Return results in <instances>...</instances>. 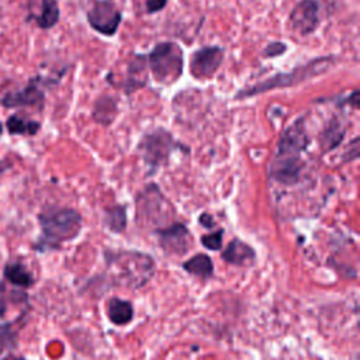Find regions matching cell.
<instances>
[{
    "label": "cell",
    "instance_id": "cell-1",
    "mask_svg": "<svg viewBox=\"0 0 360 360\" xmlns=\"http://www.w3.org/2000/svg\"><path fill=\"white\" fill-rule=\"evenodd\" d=\"M107 270L112 281L129 288H141L155 273L153 259L136 250H105Z\"/></svg>",
    "mask_w": 360,
    "mask_h": 360
},
{
    "label": "cell",
    "instance_id": "cell-2",
    "mask_svg": "<svg viewBox=\"0 0 360 360\" xmlns=\"http://www.w3.org/2000/svg\"><path fill=\"white\" fill-rule=\"evenodd\" d=\"M41 236L35 245L37 250L56 249L63 242L75 239L82 229V215L73 208L48 207L39 215Z\"/></svg>",
    "mask_w": 360,
    "mask_h": 360
},
{
    "label": "cell",
    "instance_id": "cell-3",
    "mask_svg": "<svg viewBox=\"0 0 360 360\" xmlns=\"http://www.w3.org/2000/svg\"><path fill=\"white\" fill-rule=\"evenodd\" d=\"M335 63V58L332 56H321L309 60L307 65H301L291 72L287 73H277L263 82H259L253 84L252 87H246L235 94V98H246V97H253L260 93L274 90V89H281V87H290L295 86L300 83H304L318 75L325 73L332 68Z\"/></svg>",
    "mask_w": 360,
    "mask_h": 360
},
{
    "label": "cell",
    "instance_id": "cell-4",
    "mask_svg": "<svg viewBox=\"0 0 360 360\" xmlns=\"http://www.w3.org/2000/svg\"><path fill=\"white\" fill-rule=\"evenodd\" d=\"M152 76L156 82L170 86L183 73V51L176 42H159L148 56Z\"/></svg>",
    "mask_w": 360,
    "mask_h": 360
},
{
    "label": "cell",
    "instance_id": "cell-5",
    "mask_svg": "<svg viewBox=\"0 0 360 360\" xmlns=\"http://www.w3.org/2000/svg\"><path fill=\"white\" fill-rule=\"evenodd\" d=\"M138 219L149 225H163L174 217L172 204L165 198L156 184L146 186L136 197Z\"/></svg>",
    "mask_w": 360,
    "mask_h": 360
},
{
    "label": "cell",
    "instance_id": "cell-6",
    "mask_svg": "<svg viewBox=\"0 0 360 360\" xmlns=\"http://www.w3.org/2000/svg\"><path fill=\"white\" fill-rule=\"evenodd\" d=\"M183 145L176 142L170 132L163 128H158L150 134H146L139 145L138 149L145 160L146 165L156 169L165 165L174 149H181Z\"/></svg>",
    "mask_w": 360,
    "mask_h": 360
},
{
    "label": "cell",
    "instance_id": "cell-7",
    "mask_svg": "<svg viewBox=\"0 0 360 360\" xmlns=\"http://www.w3.org/2000/svg\"><path fill=\"white\" fill-rule=\"evenodd\" d=\"M121 21V11L110 0H98L87 11V22L90 27L105 37H112Z\"/></svg>",
    "mask_w": 360,
    "mask_h": 360
},
{
    "label": "cell",
    "instance_id": "cell-8",
    "mask_svg": "<svg viewBox=\"0 0 360 360\" xmlns=\"http://www.w3.org/2000/svg\"><path fill=\"white\" fill-rule=\"evenodd\" d=\"M224 60V49L219 46H202L191 55L190 73L198 80L210 79L215 75Z\"/></svg>",
    "mask_w": 360,
    "mask_h": 360
},
{
    "label": "cell",
    "instance_id": "cell-9",
    "mask_svg": "<svg viewBox=\"0 0 360 360\" xmlns=\"http://www.w3.org/2000/svg\"><path fill=\"white\" fill-rule=\"evenodd\" d=\"M159 236L160 248L169 255H183L193 245V236L187 226L181 222H174L155 231Z\"/></svg>",
    "mask_w": 360,
    "mask_h": 360
},
{
    "label": "cell",
    "instance_id": "cell-10",
    "mask_svg": "<svg viewBox=\"0 0 360 360\" xmlns=\"http://www.w3.org/2000/svg\"><path fill=\"white\" fill-rule=\"evenodd\" d=\"M301 170L302 159L300 155L276 152L269 167V176L281 184L292 186L300 180Z\"/></svg>",
    "mask_w": 360,
    "mask_h": 360
},
{
    "label": "cell",
    "instance_id": "cell-11",
    "mask_svg": "<svg viewBox=\"0 0 360 360\" xmlns=\"http://www.w3.org/2000/svg\"><path fill=\"white\" fill-rule=\"evenodd\" d=\"M45 101V96L41 87V79L35 77L31 79L30 83L18 90V91H10L6 93L1 98V104L7 108L14 107H37L42 108Z\"/></svg>",
    "mask_w": 360,
    "mask_h": 360
},
{
    "label": "cell",
    "instance_id": "cell-12",
    "mask_svg": "<svg viewBox=\"0 0 360 360\" xmlns=\"http://www.w3.org/2000/svg\"><path fill=\"white\" fill-rule=\"evenodd\" d=\"M290 21L295 31L308 35L319 25V3L316 0H301L290 13Z\"/></svg>",
    "mask_w": 360,
    "mask_h": 360
},
{
    "label": "cell",
    "instance_id": "cell-13",
    "mask_svg": "<svg viewBox=\"0 0 360 360\" xmlns=\"http://www.w3.org/2000/svg\"><path fill=\"white\" fill-rule=\"evenodd\" d=\"M309 145V138L305 131L304 118L300 117L295 122H292L280 136L277 152L301 155Z\"/></svg>",
    "mask_w": 360,
    "mask_h": 360
},
{
    "label": "cell",
    "instance_id": "cell-14",
    "mask_svg": "<svg viewBox=\"0 0 360 360\" xmlns=\"http://www.w3.org/2000/svg\"><path fill=\"white\" fill-rule=\"evenodd\" d=\"M222 260L229 263V264H235V266H250L255 259H256V253L253 250L252 246H249L248 243H245L240 239H232L228 246L225 248V250L221 255Z\"/></svg>",
    "mask_w": 360,
    "mask_h": 360
},
{
    "label": "cell",
    "instance_id": "cell-15",
    "mask_svg": "<svg viewBox=\"0 0 360 360\" xmlns=\"http://www.w3.org/2000/svg\"><path fill=\"white\" fill-rule=\"evenodd\" d=\"M146 58L142 55H136L129 63L127 69V80H125V91L129 94L134 90H138L146 84Z\"/></svg>",
    "mask_w": 360,
    "mask_h": 360
},
{
    "label": "cell",
    "instance_id": "cell-16",
    "mask_svg": "<svg viewBox=\"0 0 360 360\" xmlns=\"http://www.w3.org/2000/svg\"><path fill=\"white\" fill-rule=\"evenodd\" d=\"M3 274H4V278L13 284V285H17L20 288H28L31 287L35 280H34V276L30 273V270L18 260H14V262H10L4 266V270H3Z\"/></svg>",
    "mask_w": 360,
    "mask_h": 360
},
{
    "label": "cell",
    "instance_id": "cell-17",
    "mask_svg": "<svg viewBox=\"0 0 360 360\" xmlns=\"http://www.w3.org/2000/svg\"><path fill=\"white\" fill-rule=\"evenodd\" d=\"M108 319L118 326L127 325L134 318V307L129 301L112 297L107 304Z\"/></svg>",
    "mask_w": 360,
    "mask_h": 360
},
{
    "label": "cell",
    "instance_id": "cell-18",
    "mask_svg": "<svg viewBox=\"0 0 360 360\" xmlns=\"http://www.w3.org/2000/svg\"><path fill=\"white\" fill-rule=\"evenodd\" d=\"M343 136H345V129L340 125V122L336 118L330 120L319 136V143L322 150L329 152L335 149L342 142Z\"/></svg>",
    "mask_w": 360,
    "mask_h": 360
},
{
    "label": "cell",
    "instance_id": "cell-19",
    "mask_svg": "<svg viewBox=\"0 0 360 360\" xmlns=\"http://www.w3.org/2000/svg\"><path fill=\"white\" fill-rule=\"evenodd\" d=\"M183 269L193 276L201 277V278H208L214 274V264L210 256L198 253L188 259L187 262L183 263Z\"/></svg>",
    "mask_w": 360,
    "mask_h": 360
},
{
    "label": "cell",
    "instance_id": "cell-20",
    "mask_svg": "<svg viewBox=\"0 0 360 360\" xmlns=\"http://www.w3.org/2000/svg\"><path fill=\"white\" fill-rule=\"evenodd\" d=\"M117 115V103L108 96H101L97 98L93 110V118L103 125H108L114 121Z\"/></svg>",
    "mask_w": 360,
    "mask_h": 360
},
{
    "label": "cell",
    "instance_id": "cell-21",
    "mask_svg": "<svg viewBox=\"0 0 360 360\" xmlns=\"http://www.w3.org/2000/svg\"><path fill=\"white\" fill-rule=\"evenodd\" d=\"M7 131L11 135H35L39 131V122L32 120H25L21 115H10L6 122Z\"/></svg>",
    "mask_w": 360,
    "mask_h": 360
},
{
    "label": "cell",
    "instance_id": "cell-22",
    "mask_svg": "<svg viewBox=\"0 0 360 360\" xmlns=\"http://www.w3.org/2000/svg\"><path fill=\"white\" fill-rule=\"evenodd\" d=\"M104 225L115 233H120L127 226V208L124 205H114L104 211Z\"/></svg>",
    "mask_w": 360,
    "mask_h": 360
},
{
    "label": "cell",
    "instance_id": "cell-23",
    "mask_svg": "<svg viewBox=\"0 0 360 360\" xmlns=\"http://www.w3.org/2000/svg\"><path fill=\"white\" fill-rule=\"evenodd\" d=\"M59 6L56 0H42L41 3V13L37 17V24L44 28H52L59 21Z\"/></svg>",
    "mask_w": 360,
    "mask_h": 360
},
{
    "label": "cell",
    "instance_id": "cell-24",
    "mask_svg": "<svg viewBox=\"0 0 360 360\" xmlns=\"http://www.w3.org/2000/svg\"><path fill=\"white\" fill-rule=\"evenodd\" d=\"M222 235L224 229H218L215 232L202 235L200 240L208 250H219L222 248Z\"/></svg>",
    "mask_w": 360,
    "mask_h": 360
},
{
    "label": "cell",
    "instance_id": "cell-25",
    "mask_svg": "<svg viewBox=\"0 0 360 360\" xmlns=\"http://www.w3.org/2000/svg\"><path fill=\"white\" fill-rule=\"evenodd\" d=\"M285 49H287V46H285L284 44H281V42H271V44H269V45L264 48L263 56H266V58H274V56L281 55Z\"/></svg>",
    "mask_w": 360,
    "mask_h": 360
},
{
    "label": "cell",
    "instance_id": "cell-26",
    "mask_svg": "<svg viewBox=\"0 0 360 360\" xmlns=\"http://www.w3.org/2000/svg\"><path fill=\"white\" fill-rule=\"evenodd\" d=\"M166 4L167 0H145V10L148 14H153L163 10Z\"/></svg>",
    "mask_w": 360,
    "mask_h": 360
},
{
    "label": "cell",
    "instance_id": "cell-27",
    "mask_svg": "<svg viewBox=\"0 0 360 360\" xmlns=\"http://www.w3.org/2000/svg\"><path fill=\"white\" fill-rule=\"evenodd\" d=\"M198 222H200L202 226H205V228H214V225H215L212 217H211L210 214H207V212H204V214L200 215Z\"/></svg>",
    "mask_w": 360,
    "mask_h": 360
},
{
    "label": "cell",
    "instance_id": "cell-28",
    "mask_svg": "<svg viewBox=\"0 0 360 360\" xmlns=\"http://www.w3.org/2000/svg\"><path fill=\"white\" fill-rule=\"evenodd\" d=\"M0 360H25L24 357H21V356H14V354H7L6 357H3V359H0Z\"/></svg>",
    "mask_w": 360,
    "mask_h": 360
},
{
    "label": "cell",
    "instance_id": "cell-29",
    "mask_svg": "<svg viewBox=\"0 0 360 360\" xmlns=\"http://www.w3.org/2000/svg\"><path fill=\"white\" fill-rule=\"evenodd\" d=\"M7 162H4V160H0V176L7 170V167L10 166V165H6Z\"/></svg>",
    "mask_w": 360,
    "mask_h": 360
},
{
    "label": "cell",
    "instance_id": "cell-30",
    "mask_svg": "<svg viewBox=\"0 0 360 360\" xmlns=\"http://www.w3.org/2000/svg\"><path fill=\"white\" fill-rule=\"evenodd\" d=\"M1 134H3V125H1V122H0V136H1Z\"/></svg>",
    "mask_w": 360,
    "mask_h": 360
}]
</instances>
